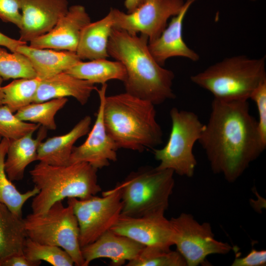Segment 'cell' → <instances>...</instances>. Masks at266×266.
Here are the masks:
<instances>
[{
	"mask_svg": "<svg viewBox=\"0 0 266 266\" xmlns=\"http://www.w3.org/2000/svg\"><path fill=\"white\" fill-rule=\"evenodd\" d=\"M213 173L235 181L266 149L248 100L214 98L198 140Z\"/></svg>",
	"mask_w": 266,
	"mask_h": 266,
	"instance_id": "6da1fadb",
	"label": "cell"
},
{
	"mask_svg": "<svg viewBox=\"0 0 266 266\" xmlns=\"http://www.w3.org/2000/svg\"><path fill=\"white\" fill-rule=\"evenodd\" d=\"M145 36L113 28L108 42L109 56L121 63L126 71V92L155 105L175 98L174 74L155 60Z\"/></svg>",
	"mask_w": 266,
	"mask_h": 266,
	"instance_id": "7a4b0ae2",
	"label": "cell"
},
{
	"mask_svg": "<svg viewBox=\"0 0 266 266\" xmlns=\"http://www.w3.org/2000/svg\"><path fill=\"white\" fill-rule=\"evenodd\" d=\"M155 105L127 92L106 96L103 105L106 130L118 148L141 152L163 142Z\"/></svg>",
	"mask_w": 266,
	"mask_h": 266,
	"instance_id": "3957f363",
	"label": "cell"
},
{
	"mask_svg": "<svg viewBox=\"0 0 266 266\" xmlns=\"http://www.w3.org/2000/svg\"><path fill=\"white\" fill-rule=\"evenodd\" d=\"M98 170L84 162L60 166L39 162L30 171L34 187L39 190L32 200V213H43L66 198L85 199L96 195L101 191Z\"/></svg>",
	"mask_w": 266,
	"mask_h": 266,
	"instance_id": "277c9868",
	"label": "cell"
},
{
	"mask_svg": "<svg viewBox=\"0 0 266 266\" xmlns=\"http://www.w3.org/2000/svg\"><path fill=\"white\" fill-rule=\"evenodd\" d=\"M191 81L225 100H248L266 80V57L245 55L227 57L190 77Z\"/></svg>",
	"mask_w": 266,
	"mask_h": 266,
	"instance_id": "5b68a950",
	"label": "cell"
},
{
	"mask_svg": "<svg viewBox=\"0 0 266 266\" xmlns=\"http://www.w3.org/2000/svg\"><path fill=\"white\" fill-rule=\"evenodd\" d=\"M174 171L146 166L131 172L121 182V214L133 217L165 213L174 186Z\"/></svg>",
	"mask_w": 266,
	"mask_h": 266,
	"instance_id": "8992f818",
	"label": "cell"
},
{
	"mask_svg": "<svg viewBox=\"0 0 266 266\" xmlns=\"http://www.w3.org/2000/svg\"><path fill=\"white\" fill-rule=\"evenodd\" d=\"M28 237L41 244L57 246L71 257L74 265L84 266L79 242V227L72 206L62 201L41 213H32L24 219Z\"/></svg>",
	"mask_w": 266,
	"mask_h": 266,
	"instance_id": "52a82bcc",
	"label": "cell"
},
{
	"mask_svg": "<svg viewBox=\"0 0 266 266\" xmlns=\"http://www.w3.org/2000/svg\"><path fill=\"white\" fill-rule=\"evenodd\" d=\"M169 114L171 129L167 142L161 149H153L155 158L160 162L156 167L171 169L180 176L191 177L197 165L194 146L198 141L204 124L190 111L173 107Z\"/></svg>",
	"mask_w": 266,
	"mask_h": 266,
	"instance_id": "ba28073f",
	"label": "cell"
},
{
	"mask_svg": "<svg viewBox=\"0 0 266 266\" xmlns=\"http://www.w3.org/2000/svg\"><path fill=\"white\" fill-rule=\"evenodd\" d=\"M76 217L79 227L81 248L97 239L115 225L120 216L123 202L120 187L85 199H67Z\"/></svg>",
	"mask_w": 266,
	"mask_h": 266,
	"instance_id": "9c48e42d",
	"label": "cell"
},
{
	"mask_svg": "<svg viewBox=\"0 0 266 266\" xmlns=\"http://www.w3.org/2000/svg\"><path fill=\"white\" fill-rule=\"evenodd\" d=\"M173 229V242L188 266L205 264L211 254H226L233 247L227 242L214 238L209 223H199L190 214L181 213L170 220Z\"/></svg>",
	"mask_w": 266,
	"mask_h": 266,
	"instance_id": "30bf717a",
	"label": "cell"
},
{
	"mask_svg": "<svg viewBox=\"0 0 266 266\" xmlns=\"http://www.w3.org/2000/svg\"><path fill=\"white\" fill-rule=\"evenodd\" d=\"M184 0H142L132 12L111 8L113 28L147 37L148 42L158 38L170 18L179 13Z\"/></svg>",
	"mask_w": 266,
	"mask_h": 266,
	"instance_id": "8fae6325",
	"label": "cell"
},
{
	"mask_svg": "<svg viewBox=\"0 0 266 266\" xmlns=\"http://www.w3.org/2000/svg\"><path fill=\"white\" fill-rule=\"evenodd\" d=\"M107 85L97 88L100 104L96 119L92 130L85 142L79 146H74L69 164L87 163L99 169L110 165V162L117 160V145L108 134L103 121V105Z\"/></svg>",
	"mask_w": 266,
	"mask_h": 266,
	"instance_id": "7c38bea8",
	"label": "cell"
},
{
	"mask_svg": "<svg viewBox=\"0 0 266 266\" xmlns=\"http://www.w3.org/2000/svg\"><path fill=\"white\" fill-rule=\"evenodd\" d=\"M165 213L133 217L121 214L110 229L145 246L170 249L173 245V229Z\"/></svg>",
	"mask_w": 266,
	"mask_h": 266,
	"instance_id": "4fadbf2b",
	"label": "cell"
},
{
	"mask_svg": "<svg viewBox=\"0 0 266 266\" xmlns=\"http://www.w3.org/2000/svg\"><path fill=\"white\" fill-rule=\"evenodd\" d=\"M19 40L27 42L50 31L68 9L67 0H20Z\"/></svg>",
	"mask_w": 266,
	"mask_h": 266,
	"instance_id": "5bb4252c",
	"label": "cell"
},
{
	"mask_svg": "<svg viewBox=\"0 0 266 266\" xmlns=\"http://www.w3.org/2000/svg\"><path fill=\"white\" fill-rule=\"evenodd\" d=\"M90 22L83 5H72L50 31L31 41L30 46L76 52L82 31Z\"/></svg>",
	"mask_w": 266,
	"mask_h": 266,
	"instance_id": "9a60e30c",
	"label": "cell"
},
{
	"mask_svg": "<svg viewBox=\"0 0 266 266\" xmlns=\"http://www.w3.org/2000/svg\"><path fill=\"white\" fill-rule=\"evenodd\" d=\"M197 0H186L183 7L176 15L171 17L168 26L158 38L148 42L149 50L156 62L164 66L171 57H181L197 62L200 56L189 48L183 38V23L191 5Z\"/></svg>",
	"mask_w": 266,
	"mask_h": 266,
	"instance_id": "2e32d148",
	"label": "cell"
},
{
	"mask_svg": "<svg viewBox=\"0 0 266 266\" xmlns=\"http://www.w3.org/2000/svg\"><path fill=\"white\" fill-rule=\"evenodd\" d=\"M145 245L109 230L90 244L81 247L84 266L99 258H107L112 266L123 265L136 258Z\"/></svg>",
	"mask_w": 266,
	"mask_h": 266,
	"instance_id": "e0dca14e",
	"label": "cell"
},
{
	"mask_svg": "<svg viewBox=\"0 0 266 266\" xmlns=\"http://www.w3.org/2000/svg\"><path fill=\"white\" fill-rule=\"evenodd\" d=\"M94 85L66 72H61L41 80L33 102L72 97L83 105L88 102L92 92L96 90Z\"/></svg>",
	"mask_w": 266,
	"mask_h": 266,
	"instance_id": "ac0fdd59",
	"label": "cell"
},
{
	"mask_svg": "<svg viewBox=\"0 0 266 266\" xmlns=\"http://www.w3.org/2000/svg\"><path fill=\"white\" fill-rule=\"evenodd\" d=\"M91 118L86 116L67 133L42 141L37 150V161L52 166L69 164L74 144L90 131Z\"/></svg>",
	"mask_w": 266,
	"mask_h": 266,
	"instance_id": "d6986e66",
	"label": "cell"
},
{
	"mask_svg": "<svg viewBox=\"0 0 266 266\" xmlns=\"http://www.w3.org/2000/svg\"><path fill=\"white\" fill-rule=\"evenodd\" d=\"M17 52L28 58L36 76L41 80L66 72L82 61L76 52L36 48L27 44L19 46Z\"/></svg>",
	"mask_w": 266,
	"mask_h": 266,
	"instance_id": "ffe728a7",
	"label": "cell"
},
{
	"mask_svg": "<svg viewBox=\"0 0 266 266\" xmlns=\"http://www.w3.org/2000/svg\"><path fill=\"white\" fill-rule=\"evenodd\" d=\"M45 128L41 126L36 138L31 133L18 139L10 140L4 167L8 178L12 182L21 180L27 167L37 161V150L47 135Z\"/></svg>",
	"mask_w": 266,
	"mask_h": 266,
	"instance_id": "44dd1931",
	"label": "cell"
},
{
	"mask_svg": "<svg viewBox=\"0 0 266 266\" xmlns=\"http://www.w3.org/2000/svg\"><path fill=\"white\" fill-rule=\"evenodd\" d=\"M113 17L110 10L103 18L90 22L83 29L76 53L82 60L107 59V46L113 28Z\"/></svg>",
	"mask_w": 266,
	"mask_h": 266,
	"instance_id": "7402d4cb",
	"label": "cell"
},
{
	"mask_svg": "<svg viewBox=\"0 0 266 266\" xmlns=\"http://www.w3.org/2000/svg\"><path fill=\"white\" fill-rule=\"evenodd\" d=\"M28 235L22 217L0 203V266L7 258L23 251Z\"/></svg>",
	"mask_w": 266,
	"mask_h": 266,
	"instance_id": "603a6c76",
	"label": "cell"
},
{
	"mask_svg": "<svg viewBox=\"0 0 266 266\" xmlns=\"http://www.w3.org/2000/svg\"><path fill=\"white\" fill-rule=\"evenodd\" d=\"M66 72L78 78L88 81L93 84H106L110 80H118L124 82L126 71L119 62L111 61L106 59L79 62Z\"/></svg>",
	"mask_w": 266,
	"mask_h": 266,
	"instance_id": "cb8c5ba5",
	"label": "cell"
},
{
	"mask_svg": "<svg viewBox=\"0 0 266 266\" xmlns=\"http://www.w3.org/2000/svg\"><path fill=\"white\" fill-rule=\"evenodd\" d=\"M10 140L0 136V203L4 204L14 214L22 217L24 204L39 192L35 187L21 193L8 178L5 170L4 162Z\"/></svg>",
	"mask_w": 266,
	"mask_h": 266,
	"instance_id": "d4e9b609",
	"label": "cell"
},
{
	"mask_svg": "<svg viewBox=\"0 0 266 266\" xmlns=\"http://www.w3.org/2000/svg\"><path fill=\"white\" fill-rule=\"evenodd\" d=\"M68 101L66 98L52 99L41 102H33L17 111L15 115L21 120L38 124L47 130H55V116Z\"/></svg>",
	"mask_w": 266,
	"mask_h": 266,
	"instance_id": "484cf974",
	"label": "cell"
},
{
	"mask_svg": "<svg viewBox=\"0 0 266 266\" xmlns=\"http://www.w3.org/2000/svg\"><path fill=\"white\" fill-rule=\"evenodd\" d=\"M41 80L38 77L18 78L2 87L3 104L14 113L33 102Z\"/></svg>",
	"mask_w": 266,
	"mask_h": 266,
	"instance_id": "4316f807",
	"label": "cell"
},
{
	"mask_svg": "<svg viewBox=\"0 0 266 266\" xmlns=\"http://www.w3.org/2000/svg\"><path fill=\"white\" fill-rule=\"evenodd\" d=\"M24 254L32 261H45L53 266H72L74 263L70 256L62 248L41 244L28 237Z\"/></svg>",
	"mask_w": 266,
	"mask_h": 266,
	"instance_id": "83f0119b",
	"label": "cell"
},
{
	"mask_svg": "<svg viewBox=\"0 0 266 266\" xmlns=\"http://www.w3.org/2000/svg\"><path fill=\"white\" fill-rule=\"evenodd\" d=\"M127 266H186L179 252L157 246H145Z\"/></svg>",
	"mask_w": 266,
	"mask_h": 266,
	"instance_id": "f1b7e54d",
	"label": "cell"
},
{
	"mask_svg": "<svg viewBox=\"0 0 266 266\" xmlns=\"http://www.w3.org/2000/svg\"><path fill=\"white\" fill-rule=\"evenodd\" d=\"M0 76L3 80L36 77L28 58L18 52L9 53L0 46Z\"/></svg>",
	"mask_w": 266,
	"mask_h": 266,
	"instance_id": "f546056e",
	"label": "cell"
},
{
	"mask_svg": "<svg viewBox=\"0 0 266 266\" xmlns=\"http://www.w3.org/2000/svg\"><path fill=\"white\" fill-rule=\"evenodd\" d=\"M39 124L21 120L9 107L0 106V136L10 140L22 137L38 129Z\"/></svg>",
	"mask_w": 266,
	"mask_h": 266,
	"instance_id": "4dcf8cb0",
	"label": "cell"
},
{
	"mask_svg": "<svg viewBox=\"0 0 266 266\" xmlns=\"http://www.w3.org/2000/svg\"><path fill=\"white\" fill-rule=\"evenodd\" d=\"M250 99L253 100L257 105L258 112V131L263 143L266 146V80L253 91Z\"/></svg>",
	"mask_w": 266,
	"mask_h": 266,
	"instance_id": "1f68e13d",
	"label": "cell"
},
{
	"mask_svg": "<svg viewBox=\"0 0 266 266\" xmlns=\"http://www.w3.org/2000/svg\"><path fill=\"white\" fill-rule=\"evenodd\" d=\"M20 0H0V19L11 23L19 29L22 24Z\"/></svg>",
	"mask_w": 266,
	"mask_h": 266,
	"instance_id": "d6a6232c",
	"label": "cell"
},
{
	"mask_svg": "<svg viewBox=\"0 0 266 266\" xmlns=\"http://www.w3.org/2000/svg\"><path fill=\"white\" fill-rule=\"evenodd\" d=\"M266 265V251L252 249L246 256L236 258L232 266H264Z\"/></svg>",
	"mask_w": 266,
	"mask_h": 266,
	"instance_id": "836d02e7",
	"label": "cell"
},
{
	"mask_svg": "<svg viewBox=\"0 0 266 266\" xmlns=\"http://www.w3.org/2000/svg\"><path fill=\"white\" fill-rule=\"evenodd\" d=\"M41 262L32 261L24 254L12 256L2 261L0 266H38Z\"/></svg>",
	"mask_w": 266,
	"mask_h": 266,
	"instance_id": "e575fe53",
	"label": "cell"
},
{
	"mask_svg": "<svg viewBox=\"0 0 266 266\" xmlns=\"http://www.w3.org/2000/svg\"><path fill=\"white\" fill-rule=\"evenodd\" d=\"M25 44L27 42L12 38L0 32V46L6 47L11 52H17L19 47Z\"/></svg>",
	"mask_w": 266,
	"mask_h": 266,
	"instance_id": "d590c367",
	"label": "cell"
},
{
	"mask_svg": "<svg viewBox=\"0 0 266 266\" xmlns=\"http://www.w3.org/2000/svg\"><path fill=\"white\" fill-rule=\"evenodd\" d=\"M142 0H125L124 5L128 13L133 11L140 3Z\"/></svg>",
	"mask_w": 266,
	"mask_h": 266,
	"instance_id": "8d00e7d4",
	"label": "cell"
},
{
	"mask_svg": "<svg viewBox=\"0 0 266 266\" xmlns=\"http://www.w3.org/2000/svg\"><path fill=\"white\" fill-rule=\"evenodd\" d=\"M3 79L0 76V106L3 105V100L4 97V94L2 91V83L3 82Z\"/></svg>",
	"mask_w": 266,
	"mask_h": 266,
	"instance_id": "74e56055",
	"label": "cell"
},
{
	"mask_svg": "<svg viewBox=\"0 0 266 266\" xmlns=\"http://www.w3.org/2000/svg\"><path fill=\"white\" fill-rule=\"evenodd\" d=\"M253 0V1H254V0Z\"/></svg>",
	"mask_w": 266,
	"mask_h": 266,
	"instance_id": "f35d334b",
	"label": "cell"
}]
</instances>
